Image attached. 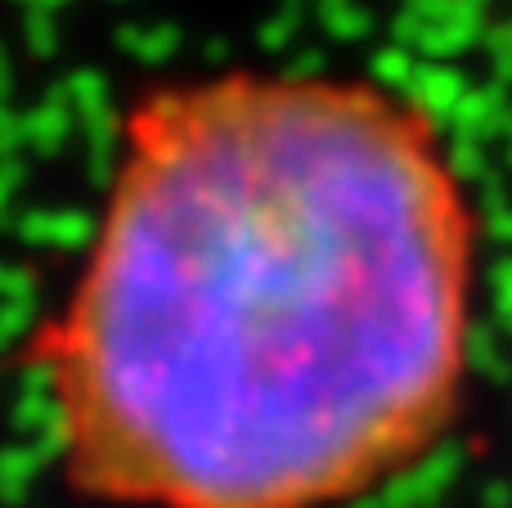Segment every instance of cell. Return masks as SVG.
Returning a JSON list of instances; mask_svg holds the SVG:
<instances>
[{"label":"cell","instance_id":"cell-1","mask_svg":"<svg viewBox=\"0 0 512 508\" xmlns=\"http://www.w3.org/2000/svg\"><path fill=\"white\" fill-rule=\"evenodd\" d=\"M481 216L418 99L333 72L149 86L63 302L27 338L99 508H351L463 414Z\"/></svg>","mask_w":512,"mask_h":508}]
</instances>
